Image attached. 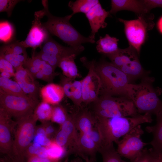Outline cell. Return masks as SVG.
<instances>
[{
    "instance_id": "cell-22",
    "label": "cell",
    "mask_w": 162,
    "mask_h": 162,
    "mask_svg": "<svg viewBox=\"0 0 162 162\" xmlns=\"http://www.w3.org/2000/svg\"><path fill=\"white\" fill-rule=\"evenodd\" d=\"M76 128L81 134H87L93 128L95 119L88 111L84 110L74 115Z\"/></svg>"
},
{
    "instance_id": "cell-12",
    "label": "cell",
    "mask_w": 162,
    "mask_h": 162,
    "mask_svg": "<svg viewBox=\"0 0 162 162\" xmlns=\"http://www.w3.org/2000/svg\"><path fill=\"white\" fill-rule=\"evenodd\" d=\"M83 65L88 69L86 76L82 80V103L93 102L99 97L101 86L100 78L95 71L96 61H88L85 57L81 58Z\"/></svg>"
},
{
    "instance_id": "cell-23",
    "label": "cell",
    "mask_w": 162,
    "mask_h": 162,
    "mask_svg": "<svg viewBox=\"0 0 162 162\" xmlns=\"http://www.w3.org/2000/svg\"><path fill=\"white\" fill-rule=\"evenodd\" d=\"M118 39L111 37L108 34L104 37L100 36L96 42V50L98 52L106 56L113 54L119 49L118 47Z\"/></svg>"
},
{
    "instance_id": "cell-26",
    "label": "cell",
    "mask_w": 162,
    "mask_h": 162,
    "mask_svg": "<svg viewBox=\"0 0 162 162\" xmlns=\"http://www.w3.org/2000/svg\"><path fill=\"white\" fill-rule=\"evenodd\" d=\"M0 90L12 95L26 97H29L23 91L16 81L1 76Z\"/></svg>"
},
{
    "instance_id": "cell-44",
    "label": "cell",
    "mask_w": 162,
    "mask_h": 162,
    "mask_svg": "<svg viewBox=\"0 0 162 162\" xmlns=\"http://www.w3.org/2000/svg\"><path fill=\"white\" fill-rule=\"evenodd\" d=\"M35 79H40L47 82V80L41 69L34 75Z\"/></svg>"
},
{
    "instance_id": "cell-28",
    "label": "cell",
    "mask_w": 162,
    "mask_h": 162,
    "mask_svg": "<svg viewBox=\"0 0 162 162\" xmlns=\"http://www.w3.org/2000/svg\"><path fill=\"white\" fill-rule=\"evenodd\" d=\"M53 111V106L42 101L35 108L34 114L38 120L43 122L51 120Z\"/></svg>"
},
{
    "instance_id": "cell-21",
    "label": "cell",
    "mask_w": 162,
    "mask_h": 162,
    "mask_svg": "<svg viewBox=\"0 0 162 162\" xmlns=\"http://www.w3.org/2000/svg\"><path fill=\"white\" fill-rule=\"evenodd\" d=\"M156 124L146 127V131L153 135L152 140L149 143L157 152H162V109L156 115Z\"/></svg>"
},
{
    "instance_id": "cell-33",
    "label": "cell",
    "mask_w": 162,
    "mask_h": 162,
    "mask_svg": "<svg viewBox=\"0 0 162 162\" xmlns=\"http://www.w3.org/2000/svg\"><path fill=\"white\" fill-rule=\"evenodd\" d=\"M70 100L76 106H80L82 103V80L73 82Z\"/></svg>"
},
{
    "instance_id": "cell-7",
    "label": "cell",
    "mask_w": 162,
    "mask_h": 162,
    "mask_svg": "<svg viewBox=\"0 0 162 162\" xmlns=\"http://www.w3.org/2000/svg\"><path fill=\"white\" fill-rule=\"evenodd\" d=\"M37 120L34 113L17 120V126L12 150L17 159L22 160L25 156L26 151L34 136Z\"/></svg>"
},
{
    "instance_id": "cell-8",
    "label": "cell",
    "mask_w": 162,
    "mask_h": 162,
    "mask_svg": "<svg viewBox=\"0 0 162 162\" xmlns=\"http://www.w3.org/2000/svg\"><path fill=\"white\" fill-rule=\"evenodd\" d=\"M39 103L38 99L10 94L0 90V108L17 120L33 113Z\"/></svg>"
},
{
    "instance_id": "cell-48",
    "label": "cell",
    "mask_w": 162,
    "mask_h": 162,
    "mask_svg": "<svg viewBox=\"0 0 162 162\" xmlns=\"http://www.w3.org/2000/svg\"><path fill=\"white\" fill-rule=\"evenodd\" d=\"M86 162H90L89 161H86Z\"/></svg>"
},
{
    "instance_id": "cell-34",
    "label": "cell",
    "mask_w": 162,
    "mask_h": 162,
    "mask_svg": "<svg viewBox=\"0 0 162 162\" xmlns=\"http://www.w3.org/2000/svg\"><path fill=\"white\" fill-rule=\"evenodd\" d=\"M158 152L152 148L143 149L140 155L132 162H156Z\"/></svg>"
},
{
    "instance_id": "cell-40",
    "label": "cell",
    "mask_w": 162,
    "mask_h": 162,
    "mask_svg": "<svg viewBox=\"0 0 162 162\" xmlns=\"http://www.w3.org/2000/svg\"><path fill=\"white\" fill-rule=\"evenodd\" d=\"M143 1L149 12L153 8L157 7L162 8V0H143Z\"/></svg>"
},
{
    "instance_id": "cell-29",
    "label": "cell",
    "mask_w": 162,
    "mask_h": 162,
    "mask_svg": "<svg viewBox=\"0 0 162 162\" xmlns=\"http://www.w3.org/2000/svg\"><path fill=\"white\" fill-rule=\"evenodd\" d=\"M45 147L46 157L54 160L59 161L66 153L65 148L58 144L55 140H51L50 144Z\"/></svg>"
},
{
    "instance_id": "cell-39",
    "label": "cell",
    "mask_w": 162,
    "mask_h": 162,
    "mask_svg": "<svg viewBox=\"0 0 162 162\" xmlns=\"http://www.w3.org/2000/svg\"><path fill=\"white\" fill-rule=\"evenodd\" d=\"M87 134L98 146L100 149L102 146V140L101 136L98 129L96 130L93 129Z\"/></svg>"
},
{
    "instance_id": "cell-35",
    "label": "cell",
    "mask_w": 162,
    "mask_h": 162,
    "mask_svg": "<svg viewBox=\"0 0 162 162\" xmlns=\"http://www.w3.org/2000/svg\"><path fill=\"white\" fill-rule=\"evenodd\" d=\"M19 0H0V12H6L8 16H10L13 10Z\"/></svg>"
},
{
    "instance_id": "cell-49",
    "label": "cell",
    "mask_w": 162,
    "mask_h": 162,
    "mask_svg": "<svg viewBox=\"0 0 162 162\" xmlns=\"http://www.w3.org/2000/svg\"></svg>"
},
{
    "instance_id": "cell-32",
    "label": "cell",
    "mask_w": 162,
    "mask_h": 162,
    "mask_svg": "<svg viewBox=\"0 0 162 162\" xmlns=\"http://www.w3.org/2000/svg\"><path fill=\"white\" fill-rule=\"evenodd\" d=\"M69 116L64 108L59 104L53 106V111L51 120L61 125L65 122Z\"/></svg>"
},
{
    "instance_id": "cell-15",
    "label": "cell",
    "mask_w": 162,
    "mask_h": 162,
    "mask_svg": "<svg viewBox=\"0 0 162 162\" xmlns=\"http://www.w3.org/2000/svg\"><path fill=\"white\" fill-rule=\"evenodd\" d=\"M12 117L0 108V151L3 154L12 151L13 141L12 132L13 122Z\"/></svg>"
},
{
    "instance_id": "cell-30",
    "label": "cell",
    "mask_w": 162,
    "mask_h": 162,
    "mask_svg": "<svg viewBox=\"0 0 162 162\" xmlns=\"http://www.w3.org/2000/svg\"><path fill=\"white\" fill-rule=\"evenodd\" d=\"M99 151L101 154L103 162H124L121 157L115 149L113 144L101 147Z\"/></svg>"
},
{
    "instance_id": "cell-13",
    "label": "cell",
    "mask_w": 162,
    "mask_h": 162,
    "mask_svg": "<svg viewBox=\"0 0 162 162\" xmlns=\"http://www.w3.org/2000/svg\"><path fill=\"white\" fill-rule=\"evenodd\" d=\"M32 26L24 40L20 42L26 48L31 47L35 50L41 46L50 37L48 31L43 26L40 20L43 17L37 11L34 13Z\"/></svg>"
},
{
    "instance_id": "cell-47",
    "label": "cell",
    "mask_w": 162,
    "mask_h": 162,
    "mask_svg": "<svg viewBox=\"0 0 162 162\" xmlns=\"http://www.w3.org/2000/svg\"><path fill=\"white\" fill-rule=\"evenodd\" d=\"M68 159H66L64 161V162H68Z\"/></svg>"
},
{
    "instance_id": "cell-3",
    "label": "cell",
    "mask_w": 162,
    "mask_h": 162,
    "mask_svg": "<svg viewBox=\"0 0 162 162\" xmlns=\"http://www.w3.org/2000/svg\"><path fill=\"white\" fill-rule=\"evenodd\" d=\"M94 69L101 81L100 95L128 98L130 80L119 68L111 62L102 60L95 62Z\"/></svg>"
},
{
    "instance_id": "cell-31",
    "label": "cell",
    "mask_w": 162,
    "mask_h": 162,
    "mask_svg": "<svg viewBox=\"0 0 162 162\" xmlns=\"http://www.w3.org/2000/svg\"><path fill=\"white\" fill-rule=\"evenodd\" d=\"M14 29L12 25L7 21L0 23V40L5 43L10 41L13 37Z\"/></svg>"
},
{
    "instance_id": "cell-20",
    "label": "cell",
    "mask_w": 162,
    "mask_h": 162,
    "mask_svg": "<svg viewBox=\"0 0 162 162\" xmlns=\"http://www.w3.org/2000/svg\"><path fill=\"white\" fill-rule=\"evenodd\" d=\"M74 121V116H69L66 121L61 125L59 131L66 137L72 148V151L80 155L79 135Z\"/></svg>"
},
{
    "instance_id": "cell-2",
    "label": "cell",
    "mask_w": 162,
    "mask_h": 162,
    "mask_svg": "<svg viewBox=\"0 0 162 162\" xmlns=\"http://www.w3.org/2000/svg\"><path fill=\"white\" fill-rule=\"evenodd\" d=\"M97 129L102 140V146L117 143L119 139L137 126L153 121L152 114L146 113L134 116L97 118Z\"/></svg>"
},
{
    "instance_id": "cell-25",
    "label": "cell",
    "mask_w": 162,
    "mask_h": 162,
    "mask_svg": "<svg viewBox=\"0 0 162 162\" xmlns=\"http://www.w3.org/2000/svg\"><path fill=\"white\" fill-rule=\"evenodd\" d=\"M77 56L74 54L63 58L58 65L65 76L73 80L80 76L74 60Z\"/></svg>"
},
{
    "instance_id": "cell-46",
    "label": "cell",
    "mask_w": 162,
    "mask_h": 162,
    "mask_svg": "<svg viewBox=\"0 0 162 162\" xmlns=\"http://www.w3.org/2000/svg\"><path fill=\"white\" fill-rule=\"evenodd\" d=\"M157 152L158 155L156 162H162V152Z\"/></svg>"
},
{
    "instance_id": "cell-14",
    "label": "cell",
    "mask_w": 162,
    "mask_h": 162,
    "mask_svg": "<svg viewBox=\"0 0 162 162\" xmlns=\"http://www.w3.org/2000/svg\"><path fill=\"white\" fill-rule=\"evenodd\" d=\"M26 49L19 41L5 45L0 47V57L10 62L16 70L23 66L28 58Z\"/></svg>"
},
{
    "instance_id": "cell-24",
    "label": "cell",
    "mask_w": 162,
    "mask_h": 162,
    "mask_svg": "<svg viewBox=\"0 0 162 162\" xmlns=\"http://www.w3.org/2000/svg\"><path fill=\"white\" fill-rule=\"evenodd\" d=\"M79 146L80 155L85 158V154L94 158L99 147L87 134H79Z\"/></svg>"
},
{
    "instance_id": "cell-11",
    "label": "cell",
    "mask_w": 162,
    "mask_h": 162,
    "mask_svg": "<svg viewBox=\"0 0 162 162\" xmlns=\"http://www.w3.org/2000/svg\"><path fill=\"white\" fill-rule=\"evenodd\" d=\"M144 133L139 125L122 137L117 143V151L121 157L133 161L140 155L144 147L149 144L143 142L141 138Z\"/></svg>"
},
{
    "instance_id": "cell-9",
    "label": "cell",
    "mask_w": 162,
    "mask_h": 162,
    "mask_svg": "<svg viewBox=\"0 0 162 162\" xmlns=\"http://www.w3.org/2000/svg\"><path fill=\"white\" fill-rule=\"evenodd\" d=\"M139 55L134 49L129 46L124 49L119 48L116 52L106 56L131 80L139 77L144 73Z\"/></svg>"
},
{
    "instance_id": "cell-5",
    "label": "cell",
    "mask_w": 162,
    "mask_h": 162,
    "mask_svg": "<svg viewBox=\"0 0 162 162\" xmlns=\"http://www.w3.org/2000/svg\"><path fill=\"white\" fill-rule=\"evenodd\" d=\"M93 103L97 118L134 116L140 114L133 102L125 97L101 95Z\"/></svg>"
},
{
    "instance_id": "cell-19",
    "label": "cell",
    "mask_w": 162,
    "mask_h": 162,
    "mask_svg": "<svg viewBox=\"0 0 162 162\" xmlns=\"http://www.w3.org/2000/svg\"><path fill=\"white\" fill-rule=\"evenodd\" d=\"M39 92L42 101L53 106L59 104L65 95L62 87L53 83L43 87Z\"/></svg>"
},
{
    "instance_id": "cell-36",
    "label": "cell",
    "mask_w": 162,
    "mask_h": 162,
    "mask_svg": "<svg viewBox=\"0 0 162 162\" xmlns=\"http://www.w3.org/2000/svg\"><path fill=\"white\" fill-rule=\"evenodd\" d=\"M73 80L65 76L61 77L60 85L62 87L64 92L65 95L71 99Z\"/></svg>"
},
{
    "instance_id": "cell-4",
    "label": "cell",
    "mask_w": 162,
    "mask_h": 162,
    "mask_svg": "<svg viewBox=\"0 0 162 162\" xmlns=\"http://www.w3.org/2000/svg\"><path fill=\"white\" fill-rule=\"evenodd\" d=\"M154 81L153 78L146 77L139 84L130 83L128 98L133 102L140 114L156 115L162 109V101L158 97L162 90L153 87Z\"/></svg>"
},
{
    "instance_id": "cell-17",
    "label": "cell",
    "mask_w": 162,
    "mask_h": 162,
    "mask_svg": "<svg viewBox=\"0 0 162 162\" xmlns=\"http://www.w3.org/2000/svg\"><path fill=\"white\" fill-rule=\"evenodd\" d=\"M110 14L109 11L102 8L99 2L85 14L91 29L89 37L95 40V34L99 29L106 27L107 24L105 20Z\"/></svg>"
},
{
    "instance_id": "cell-41",
    "label": "cell",
    "mask_w": 162,
    "mask_h": 162,
    "mask_svg": "<svg viewBox=\"0 0 162 162\" xmlns=\"http://www.w3.org/2000/svg\"><path fill=\"white\" fill-rule=\"evenodd\" d=\"M34 136V142L36 143L43 147H45L48 146L51 141L45 135L38 134Z\"/></svg>"
},
{
    "instance_id": "cell-45",
    "label": "cell",
    "mask_w": 162,
    "mask_h": 162,
    "mask_svg": "<svg viewBox=\"0 0 162 162\" xmlns=\"http://www.w3.org/2000/svg\"><path fill=\"white\" fill-rule=\"evenodd\" d=\"M157 26L158 31L162 34V16L158 21Z\"/></svg>"
},
{
    "instance_id": "cell-27",
    "label": "cell",
    "mask_w": 162,
    "mask_h": 162,
    "mask_svg": "<svg viewBox=\"0 0 162 162\" xmlns=\"http://www.w3.org/2000/svg\"><path fill=\"white\" fill-rule=\"evenodd\" d=\"M99 2L98 0H77L70 1L68 5L72 11L73 15L79 13L85 14Z\"/></svg>"
},
{
    "instance_id": "cell-43",
    "label": "cell",
    "mask_w": 162,
    "mask_h": 162,
    "mask_svg": "<svg viewBox=\"0 0 162 162\" xmlns=\"http://www.w3.org/2000/svg\"><path fill=\"white\" fill-rule=\"evenodd\" d=\"M47 122H43L42 125L46 136L49 138L50 137L54 134L55 129L52 125Z\"/></svg>"
},
{
    "instance_id": "cell-16",
    "label": "cell",
    "mask_w": 162,
    "mask_h": 162,
    "mask_svg": "<svg viewBox=\"0 0 162 162\" xmlns=\"http://www.w3.org/2000/svg\"><path fill=\"white\" fill-rule=\"evenodd\" d=\"M15 70V81L23 91L29 97L38 99L39 86L34 77L23 66Z\"/></svg>"
},
{
    "instance_id": "cell-6",
    "label": "cell",
    "mask_w": 162,
    "mask_h": 162,
    "mask_svg": "<svg viewBox=\"0 0 162 162\" xmlns=\"http://www.w3.org/2000/svg\"><path fill=\"white\" fill-rule=\"evenodd\" d=\"M148 14L138 15L137 19L133 20L118 19L124 24V32L129 46L134 49L139 55L146 41L148 32L154 26L152 20L154 15Z\"/></svg>"
},
{
    "instance_id": "cell-10",
    "label": "cell",
    "mask_w": 162,
    "mask_h": 162,
    "mask_svg": "<svg viewBox=\"0 0 162 162\" xmlns=\"http://www.w3.org/2000/svg\"><path fill=\"white\" fill-rule=\"evenodd\" d=\"M84 49L83 46L79 48L64 46L50 37L40 47V52L36 55L55 70L62 58L72 54L78 55Z\"/></svg>"
},
{
    "instance_id": "cell-38",
    "label": "cell",
    "mask_w": 162,
    "mask_h": 162,
    "mask_svg": "<svg viewBox=\"0 0 162 162\" xmlns=\"http://www.w3.org/2000/svg\"><path fill=\"white\" fill-rule=\"evenodd\" d=\"M15 68L13 66L4 58L0 57V70L9 73L12 77L15 76Z\"/></svg>"
},
{
    "instance_id": "cell-37",
    "label": "cell",
    "mask_w": 162,
    "mask_h": 162,
    "mask_svg": "<svg viewBox=\"0 0 162 162\" xmlns=\"http://www.w3.org/2000/svg\"><path fill=\"white\" fill-rule=\"evenodd\" d=\"M46 78L47 82H50L52 81L56 73L54 69L49 64L46 62L40 69Z\"/></svg>"
},
{
    "instance_id": "cell-1",
    "label": "cell",
    "mask_w": 162,
    "mask_h": 162,
    "mask_svg": "<svg viewBox=\"0 0 162 162\" xmlns=\"http://www.w3.org/2000/svg\"><path fill=\"white\" fill-rule=\"evenodd\" d=\"M44 8L40 10L43 16H46L47 20L42 23L43 26L51 34L58 38L70 47L79 48L83 46L82 44L94 43L95 41L89 37L81 34L70 23L72 14L64 17L56 16L50 12L47 0L42 1Z\"/></svg>"
},
{
    "instance_id": "cell-18",
    "label": "cell",
    "mask_w": 162,
    "mask_h": 162,
    "mask_svg": "<svg viewBox=\"0 0 162 162\" xmlns=\"http://www.w3.org/2000/svg\"><path fill=\"white\" fill-rule=\"evenodd\" d=\"M123 10L130 11L137 16L149 13L143 0H112L110 14H115L117 12Z\"/></svg>"
},
{
    "instance_id": "cell-42",
    "label": "cell",
    "mask_w": 162,
    "mask_h": 162,
    "mask_svg": "<svg viewBox=\"0 0 162 162\" xmlns=\"http://www.w3.org/2000/svg\"><path fill=\"white\" fill-rule=\"evenodd\" d=\"M27 162H59L51 160L48 158L34 156L28 158Z\"/></svg>"
}]
</instances>
